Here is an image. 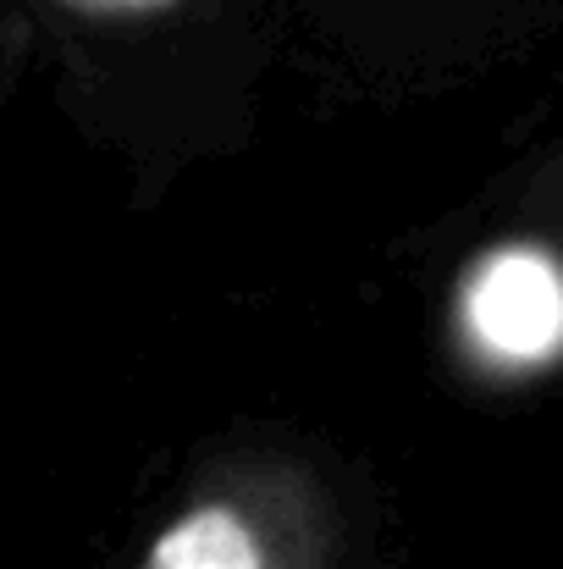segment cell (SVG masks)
<instances>
[{
	"instance_id": "cell-3",
	"label": "cell",
	"mask_w": 563,
	"mask_h": 569,
	"mask_svg": "<svg viewBox=\"0 0 563 569\" xmlns=\"http://www.w3.org/2000/svg\"><path fill=\"white\" fill-rule=\"evenodd\" d=\"M67 6H89V11H144V6H167V0H67Z\"/></svg>"
},
{
	"instance_id": "cell-1",
	"label": "cell",
	"mask_w": 563,
	"mask_h": 569,
	"mask_svg": "<svg viewBox=\"0 0 563 569\" xmlns=\"http://www.w3.org/2000/svg\"><path fill=\"white\" fill-rule=\"evenodd\" d=\"M338 503L326 481L277 448L210 465L161 520L139 569H332Z\"/></svg>"
},
{
	"instance_id": "cell-2",
	"label": "cell",
	"mask_w": 563,
	"mask_h": 569,
	"mask_svg": "<svg viewBox=\"0 0 563 569\" xmlns=\"http://www.w3.org/2000/svg\"><path fill=\"white\" fill-rule=\"evenodd\" d=\"M563 282L542 243H497L459 282V338L497 371H531L559 349Z\"/></svg>"
}]
</instances>
